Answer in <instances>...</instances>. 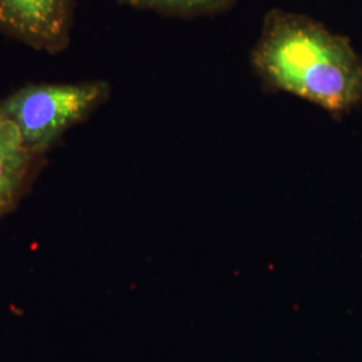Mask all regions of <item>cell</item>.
<instances>
[{"label": "cell", "instance_id": "5", "mask_svg": "<svg viewBox=\"0 0 362 362\" xmlns=\"http://www.w3.org/2000/svg\"><path fill=\"white\" fill-rule=\"evenodd\" d=\"M119 3L136 10L191 19L223 13L231 8L236 0H119Z\"/></svg>", "mask_w": 362, "mask_h": 362}, {"label": "cell", "instance_id": "4", "mask_svg": "<svg viewBox=\"0 0 362 362\" xmlns=\"http://www.w3.org/2000/svg\"><path fill=\"white\" fill-rule=\"evenodd\" d=\"M42 158L27 149L13 124L0 118V218L19 203Z\"/></svg>", "mask_w": 362, "mask_h": 362}, {"label": "cell", "instance_id": "2", "mask_svg": "<svg viewBox=\"0 0 362 362\" xmlns=\"http://www.w3.org/2000/svg\"><path fill=\"white\" fill-rule=\"evenodd\" d=\"M109 97L106 81L27 83L0 100V118L13 124L30 152L43 157Z\"/></svg>", "mask_w": 362, "mask_h": 362}, {"label": "cell", "instance_id": "1", "mask_svg": "<svg viewBox=\"0 0 362 362\" xmlns=\"http://www.w3.org/2000/svg\"><path fill=\"white\" fill-rule=\"evenodd\" d=\"M260 81L325 109L348 115L362 104V57L346 37L306 15L266 13L250 54Z\"/></svg>", "mask_w": 362, "mask_h": 362}, {"label": "cell", "instance_id": "3", "mask_svg": "<svg viewBox=\"0 0 362 362\" xmlns=\"http://www.w3.org/2000/svg\"><path fill=\"white\" fill-rule=\"evenodd\" d=\"M76 0H0V34L58 54L71 39Z\"/></svg>", "mask_w": 362, "mask_h": 362}]
</instances>
